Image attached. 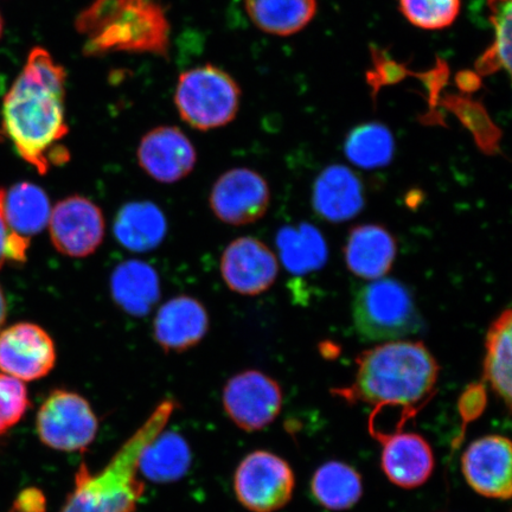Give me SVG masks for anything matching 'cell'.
<instances>
[{
    "label": "cell",
    "instance_id": "1",
    "mask_svg": "<svg viewBox=\"0 0 512 512\" xmlns=\"http://www.w3.org/2000/svg\"><path fill=\"white\" fill-rule=\"evenodd\" d=\"M66 86V69L48 50L36 47L4 99L3 133L41 175L70 159L64 145L69 134Z\"/></svg>",
    "mask_w": 512,
    "mask_h": 512
},
{
    "label": "cell",
    "instance_id": "2",
    "mask_svg": "<svg viewBox=\"0 0 512 512\" xmlns=\"http://www.w3.org/2000/svg\"><path fill=\"white\" fill-rule=\"evenodd\" d=\"M355 381L338 393L349 403L373 406L374 418L384 408H401L409 418L434 394L440 368L420 342L392 341L362 352L356 358Z\"/></svg>",
    "mask_w": 512,
    "mask_h": 512
},
{
    "label": "cell",
    "instance_id": "3",
    "mask_svg": "<svg viewBox=\"0 0 512 512\" xmlns=\"http://www.w3.org/2000/svg\"><path fill=\"white\" fill-rule=\"evenodd\" d=\"M75 28L85 37L83 53L88 57L169 56L171 25L157 0H93L76 17Z\"/></svg>",
    "mask_w": 512,
    "mask_h": 512
},
{
    "label": "cell",
    "instance_id": "4",
    "mask_svg": "<svg viewBox=\"0 0 512 512\" xmlns=\"http://www.w3.org/2000/svg\"><path fill=\"white\" fill-rule=\"evenodd\" d=\"M176 407L172 400L160 402L144 425L96 475L82 464L61 512H136L144 494V484L138 479L140 457L145 447L163 432Z\"/></svg>",
    "mask_w": 512,
    "mask_h": 512
},
{
    "label": "cell",
    "instance_id": "5",
    "mask_svg": "<svg viewBox=\"0 0 512 512\" xmlns=\"http://www.w3.org/2000/svg\"><path fill=\"white\" fill-rule=\"evenodd\" d=\"M241 88L226 70L204 64L179 75L175 106L179 117L198 131L226 126L236 118Z\"/></svg>",
    "mask_w": 512,
    "mask_h": 512
},
{
    "label": "cell",
    "instance_id": "6",
    "mask_svg": "<svg viewBox=\"0 0 512 512\" xmlns=\"http://www.w3.org/2000/svg\"><path fill=\"white\" fill-rule=\"evenodd\" d=\"M352 317L357 334L371 342L395 341L422 329L411 291L394 279H377L361 288Z\"/></svg>",
    "mask_w": 512,
    "mask_h": 512
},
{
    "label": "cell",
    "instance_id": "7",
    "mask_svg": "<svg viewBox=\"0 0 512 512\" xmlns=\"http://www.w3.org/2000/svg\"><path fill=\"white\" fill-rule=\"evenodd\" d=\"M98 418L83 396L57 389L37 414V433L42 443L57 451H83L98 433Z\"/></svg>",
    "mask_w": 512,
    "mask_h": 512
},
{
    "label": "cell",
    "instance_id": "8",
    "mask_svg": "<svg viewBox=\"0 0 512 512\" xmlns=\"http://www.w3.org/2000/svg\"><path fill=\"white\" fill-rule=\"evenodd\" d=\"M294 475L284 459L255 451L242 460L234 477L239 502L252 512H274L291 501Z\"/></svg>",
    "mask_w": 512,
    "mask_h": 512
},
{
    "label": "cell",
    "instance_id": "9",
    "mask_svg": "<svg viewBox=\"0 0 512 512\" xmlns=\"http://www.w3.org/2000/svg\"><path fill=\"white\" fill-rule=\"evenodd\" d=\"M48 227L56 251L68 258H88L98 251L105 239L102 210L80 195L63 198L57 203L51 209Z\"/></svg>",
    "mask_w": 512,
    "mask_h": 512
},
{
    "label": "cell",
    "instance_id": "10",
    "mask_svg": "<svg viewBox=\"0 0 512 512\" xmlns=\"http://www.w3.org/2000/svg\"><path fill=\"white\" fill-rule=\"evenodd\" d=\"M223 406L236 426L247 432L260 431L279 415L283 393L277 381L261 371H242L224 387Z\"/></svg>",
    "mask_w": 512,
    "mask_h": 512
},
{
    "label": "cell",
    "instance_id": "11",
    "mask_svg": "<svg viewBox=\"0 0 512 512\" xmlns=\"http://www.w3.org/2000/svg\"><path fill=\"white\" fill-rule=\"evenodd\" d=\"M271 202L266 179L251 169L224 172L211 188L209 206L220 221L230 226H245L259 221Z\"/></svg>",
    "mask_w": 512,
    "mask_h": 512
},
{
    "label": "cell",
    "instance_id": "12",
    "mask_svg": "<svg viewBox=\"0 0 512 512\" xmlns=\"http://www.w3.org/2000/svg\"><path fill=\"white\" fill-rule=\"evenodd\" d=\"M220 271L224 283L241 296H259L277 280V256L264 242L243 236L229 243L222 254Z\"/></svg>",
    "mask_w": 512,
    "mask_h": 512
},
{
    "label": "cell",
    "instance_id": "13",
    "mask_svg": "<svg viewBox=\"0 0 512 512\" xmlns=\"http://www.w3.org/2000/svg\"><path fill=\"white\" fill-rule=\"evenodd\" d=\"M53 339L41 326L19 323L0 334V370L21 381H36L54 369Z\"/></svg>",
    "mask_w": 512,
    "mask_h": 512
},
{
    "label": "cell",
    "instance_id": "14",
    "mask_svg": "<svg viewBox=\"0 0 512 512\" xmlns=\"http://www.w3.org/2000/svg\"><path fill=\"white\" fill-rule=\"evenodd\" d=\"M137 159L145 174L158 183L174 184L194 171L197 152L175 126H158L140 140Z\"/></svg>",
    "mask_w": 512,
    "mask_h": 512
},
{
    "label": "cell",
    "instance_id": "15",
    "mask_svg": "<svg viewBox=\"0 0 512 512\" xmlns=\"http://www.w3.org/2000/svg\"><path fill=\"white\" fill-rule=\"evenodd\" d=\"M462 469L467 484L488 498L509 499L512 492V452L508 438L488 435L467 447Z\"/></svg>",
    "mask_w": 512,
    "mask_h": 512
},
{
    "label": "cell",
    "instance_id": "16",
    "mask_svg": "<svg viewBox=\"0 0 512 512\" xmlns=\"http://www.w3.org/2000/svg\"><path fill=\"white\" fill-rule=\"evenodd\" d=\"M209 315L200 300L177 296L159 307L153 320V338L166 352H183L208 334Z\"/></svg>",
    "mask_w": 512,
    "mask_h": 512
},
{
    "label": "cell",
    "instance_id": "17",
    "mask_svg": "<svg viewBox=\"0 0 512 512\" xmlns=\"http://www.w3.org/2000/svg\"><path fill=\"white\" fill-rule=\"evenodd\" d=\"M383 444L382 470L387 478L403 489H414L430 479L434 456L430 444L415 433L395 431L379 438Z\"/></svg>",
    "mask_w": 512,
    "mask_h": 512
},
{
    "label": "cell",
    "instance_id": "18",
    "mask_svg": "<svg viewBox=\"0 0 512 512\" xmlns=\"http://www.w3.org/2000/svg\"><path fill=\"white\" fill-rule=\"evenodd\" d=\"M313 209L322 219L339 223L354 219L364 207L360 178L344 165H331L313 185Z\"/></svg>",
    "mask_w": 512,
    "mask_h": 512
},
{
    "label": "cell",
    "instance_id": "19",
    "mask_svg": "<svg viewBox=\"0 0 512 512\" xmlns=\"http://www.w3.org/2000/svg\"><path fill=\"white\" fill-rule=\"evenodd\" d=\"M344 256L349 270L357 277L377 280L392 268L396 242L387 229L376 224H364L351 230Z\"/></svg>",
    "mask_w": 512,
    "mask_h": 512
},
{
    "label": "cell",
    "instance_id": "20",
    "mask_svg": "<svg viewBox=\"0 0 512 512\" xmlns=\"http://www.w3.org/2000/svg\"><path fill=\"white\" fill-rule=\"evenodd\" d=\"M113 232L127 251L149 253L165 240L168 221L163 210L153 202H128L115 216Z\"/></svg>",
    "mask_w": 512,
    "mask_h": 512
},
{
    "label": "cell",
    "instance_id": "21",
    "mask_svg": "<svg viewBox=\"0 0 512 512\" xmlns=\"http://www.w3.org/2000/svg\"><path fill=\"white\" fill-rule=\"evenodd\" d=\"M114 303L127 315H149L160 298L157 271L145 261L127 260L115 268L111 277Z\"/></svg>",
    "mask_w": 512,
    "mask_h": 512
},
{
    "label": "cell",
    "instance_id": "22",
    "mask_svg": "<svg viewBox=\"0 0 512 512\" xmlns=\"http://www.w3.org/2000/svg\"><path fill=\"white\" fill-rule=\"evenodd\" d=\"M49 197L35 184L23 182L5 192L3 210L11 232L29 241L48 227L51 214Z\"/></svg>",
    "mask_w": 512,
    "mask_h": 512
},
{
    "label": "cell",
    "instance_id": "23",
    "mask_svg": "<svg viewBox=\"0 0 512 512\" xmlns=\"http://www.w3.org/2000/svg\"><path fill=\"white\" fill-rule=\"evenodd\" d=\"M191 452L187 441L174 432H160L145 447L139 460V471L156 484H169L187 475Z\"/></svg>",
    "mask_w": 512,
    "mask_h": 512
},
{
    "label": "cell",
    "instance_id": "24",
    "mask_svg": "<svg viewBox=\"0 0 512 512\" xmlns=\"http://www.w3.org/2000/svg\"><path fill=\"white\" fill-rule=\"evenodd\" d=\"M255 27L275 36L302 31L317 12V0H245Z\"/></svg>",
    "mask_w": 512,
    "mask_h": 512
},
{
    "label": "cell",
    "instance_id": "25",
    "mask_svg": "<svg viewBox=\"0 0 512 512\" xmlns=\"http://www.w3.org/2000/svg\"><path fill=\"white\" fill-rule=\"evenodd\" d=\"M277 246L281 261L293 274L304 275L318 271L328 261V245L324 236L309 223L280 229Z\"/></svg>",
    "mask_w": 512,
    "mask_h": 512
},
{
    "label": "cell",
    "instance_id": "26",
    "mask_svg": "<svg viewBox=\"0 0 512 512\" xmlns=\"http://www.w3.org/2000/svg\"><path fill=\"white\" fill-rule=\"evenodd\" d=\"M512 313L507 309L490 325L485 339L484 379L511 408Z\"/></svg>",
    "mask_w": 512,
    "mask_h": 512
},
{
    "label": "cell",
    "instance_id": "27",
    "mask_svg": "<svg viewBox=\"0 0 512 512\" xmlns=\"http://www.w3.org/2000/svg\"><path fill=\"white\" fill-rule=\"evenodd\" d=\"M312 492L326 509L348 510L362 497V478L354 467L347 464L326 463L313 476Z\"/></svg>",
    "mask_w": 512,
    "mask_h": 512
},
{
    "label": "cell",
    "instance_id": "28",
    "mask_svg": "<svg viewBox=\"0 0 512 512\" xmlns=\"http://www.w3.org/2000/svg\"><path fill=\"white\" fill-rule=\"evenodd\" d=\"M395 142L382 124L369 123L354 128L345 140L344 152L358 168L374 170L392 162Z\"/></svg>",
    "mask_w": 512,
    "mask_h": 512
},
{
    "label": "cell",
    "instance_id": "29",
    "mask_svg": "<svg viewBox=\"0 0 512 512\" xmlns=\"http://www.w3.org/2000/svg\"><path fill=\"white\" fill-rule=\"evenodd\" d=\"M512 0H489L490 21L495 28V42L476 63L480 75L499 70L511 72Z\"/></svg>",
    "mask_w": 512,
    "mask_h": 512
},
{
    "label": "cell",
    "instance_id": "30",
    "mask_svg": "<svg viewBox=\"0 0 512 512\" xmlns=\"http://www.w3.org/2000/svg\"><path fill=\"white\" fill-rule=\"evenodd\" d=\"M402 14L420 29L450 27L460 12V0H399Z\"/></svg>",
    "mask_w": 512,
    "mask_h": 512
},
{
    "label": "cell",
    "instance_id": "31",
    "mask_svg": "<svg viewBox=\"0 0 512 512\" xmlns=\"http://www.w3.org/2000/svg\"><path fill=\"white\" fill-rule=\"evenodd\" d=\"M30 407L27 387L15 377L0 374V434L21 421Z\"/></svg>",
    "mask_w": 512,
    "mask_h": 512
},
{
    "label": "cell",
    "instance_id": "32",
    "mask_svg": "<svg viewBox=\"0 0 512 512\" xmlns=\"http://www.w3.org/2000/svg\"><path fill=\"white\" fill-rule=\"evenodd\" d=\"M4 195L5 191L0 190V268L6 261H24L29 248V241L12 233L6 223L3 210Z\"/></svg>",
    "mask_w": 512,
    "mask_h": 512
},
{
    "label": "cell",
    "instance_id": "33",
    "mask_svg": "<svg viewBox=\"0 0 512 512\" xmlns=\"http://www.w3.org/2000/svg\"><path fill=\"white\" fill-rule=\"evenodd\" d=\"M486 402L485 388L482 384H472L467 388L460 399V412L465 421L478 418L484 411Z\"/></svg>",
    "mask_w": 512,
    "mask_h": 512
},
{
    "label": "cell",
    "instance_id": "34",
    "mask_svg": "<svg viewBox=\"0 0 512 512\" xmlns=\"http://www.w3.org/2000/svg\"><path fill=\"white\" fill-rule=\"evenodd\" d=\"M47 499L43 492L30 488L18 495L10 512H46Z\"/></svg>",
    "mask_w": 512,
    "mask_h": 512
},
{
    "label": "cell",
    "instance_id": "35",
    "mask_svg": "<svg viewBox=\"0 0 512 512\" xmlns=\"http://www.w3.org/2000/svg\"><path fill=\"white\" fill-rule=\"evenodd\" d=\"M6 313H8V306H6V300L2 288H0V326L5 322Z\"/></svg>",
    "mask_w": 512,
    "mask_h": 512
},
{
    "label": "cell",
    "instance_id": "36",
    "mask_svg": "<svg viewBox=\"0 0 512 512\" xmlns=\"http://www.w3.org/2000/svg\"><path fill=\"white\" fill-rule=\"evenodd\" d=\"M3 29H4L3 17H2V15H0V37H2V35H3Z\"/></svg>",
    "mask_w": 512,
    "mask_h": 512
}]
</instances>
